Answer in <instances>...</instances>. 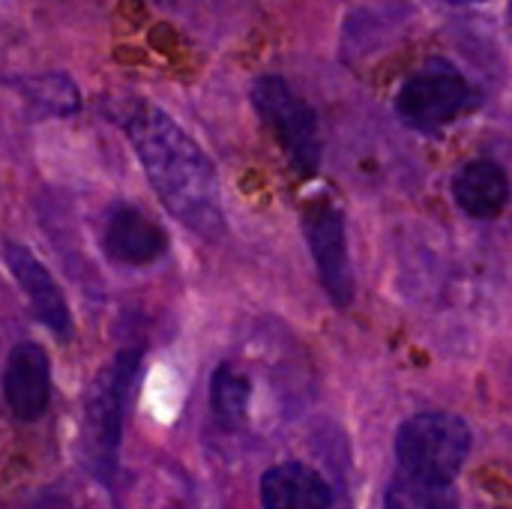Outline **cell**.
<instances>
[{
    "label": "cell",
    "mask_w": 512,
    "mask_h": 509,
    "mask_svg": "<svg viewBox=\"0 0 512 509\" xmlns=\"http://www.w3.org/2000/svg\"><path fill=\"white\" fill-rule=\"evenodd\" d=\"M123 126L168 213L189 231L213 240L222 231V207L216 171L204 150L153 105H138Z\"/></svg>",
    "instance_id": "cell-1"
},
{
    "label": "cell",
    "mask_w": 512,
    "mask_h": 509,
    "mask_svg": "<svg viewBox=\"0 0 512 509\" xmlns=\"http://www.w3.org/2000/svg\"><path fill=\"white\" fill-rule=\"evenodd\" d=\"M468 453L471 429L456 414H417L405 420L396 432V459L402 477L417 483L453 486L468 462Z\"/></svg>",
    "instance_id": "cell-2"
},
{
    "label": "cell",
    "mask_w": 512,
    "mask_h": 509,
    "mask_svg": "<svg viewBox=\"0 0 512 509\" xmlns=\"http://www.w3.org/2000/svg\"><path fill=\"white\" fill-rule=\"evenodd\" d=\"M252 102L261 120L276 132L291 165L300 174H312L321 165V135L315 111L288 87L279 75H264L252 87Z\"/></svg>",
    "instance_id": "cell-3"
},
{
    "label": "cell",
    "mask_w": 512,
    "mask_h": 509,
    "mask_svg": "<svg viewBox=\"0 0 512 509\" xmlns=\"http://www.w3.org/2000/svg\"><path fill=\"white\" fill-rule=\"evenodd\" d=\"M468 102L471 84L465 81V75L447 60H432L402 84L396 96V111L408 126L432 132L456 120L468 108Z\"/></svg>",
    "instance_id": "cell-4"
},
{
    "label": "cell",
    "mask_w": 512,
    "mask_h": 509,
    "mask_svg": "<svg viewBox=\"0 0 512 509\" xmlns=\"http://www.w3.org/2000/svg\"><path fill=\"white\" fill-rule=\"evenodd\" d=\"M138 375H141V354L123 351L108 363V369L99 372V378L90 387L87 438L93 441V447L102 459H111L120 447V429H123L126 405L135 393Z\"/></svg>",
    "instance_id": "cell-5"
},
{
    "label": "cell",
    "mask_w": 512,
    "mask_h": 509,
    "mask_svg": "<svg viewBox=\"0 0 512 509\" xmlns=\"http://www.w3.org/2000/svg\"><path fill=\"white\" fill-rule=\"evenodd\" d=\"M303 234L309 252L318 264V276L324 291L336 306H348L354 297V273L345 237V219L336 207H315L303 219Z\"/></svg>",
    "instance_id": "cell-6"
},
{
    "label": "cell",
    "mask_w": 512,
    "mask_h": 509,
    "mask_svg": "<svg viewBox=\"0 0 512 509\" xmlns=\"http://www.w3.org/2000/svg\"><path fill=\"white\" fill-rule=\"evenodd\" d=\"M3 261L9 267V273L15 276V282L21 285L33 318L42 327H48L54 336L66 339L72 333V315H69V306H66L57 282L42 267V261L30 249H24L21 243H6L3 246Z\"/></svg>",
    "instance_id": "cell-7"
},
{
    "label": "cell",
    "mask_w": 512,
    "mask_h": 509,
    "mask_svg": "<svg viewBox=\"0 0 512 509\" xmlns=\"http://www.w3.org/2000/svg\"><path fill=\"white\" fill-rule=\"evenodd\" d=\"M3 396L9 411L24 423H33L45 414L51 399V369L39 345L24 342L12 348L3 369Z\"/></svg>",
    "instance_id": "cell-8"
},
{
    "label": "cell",
    "mask_w": 512,
    "mask_h": 509,
    "mask_svg": "<svg viewBox=\"0 0 512 509\" xmlns=\"http://www.w3.org/2000/svg\"><path fill=\"white\" fill-rule=\"evenodd\" d=\"M165 249H168V237L150 216H144L141 210L129 204H120L111 210L105 222V252L114 261L141 267V264L162 258Z\"/></svg>",
    "instance_id": "cell-9"
},
{
    "label": "cell",
    "mask_w": 512,
    "mask_h": 509,
    "mask_svg": "<svg viewBox=\"0 0 512 509\" xmlns=\"http://www.w3.org/2000/svg\"><path fill=\"white\" fill-rule=\"evenodd\" d=\"M264 509H330V483L303 462H285L261 477Z\"/></svg>",
    "instance_id": "cell-10"
},
{
    "label": "cell",
    "mask_w": 512,
    "mask_h": 509,
    "mask_svg": "<svg viewBox=\"0 0 512 509\" xmlns=\"http://www.w3.org/2000/svg\"><path fill=\"white\" fill-rule=\"evenodd\" d=\"M456 204L474 219H495L510 201V177L492 159L468 162L453 180Z\"/></svg>",
    "instance_id": "cell-11"
},
{
    "label": "cell",
    "mask_w": 512,
    "mask_h": 509,
    "mask_svg": "<svg viewBox=\"0 0 512 509\" xmlns=\"http://www.w3.org/2000/svg\"><path fill=\"white\" fill-rule=\"evenodd\" d=\"M249 378L234 372L231 366H219L213 372L210 381V405H213V417L225 426V429H237L246 420L249 411Z\"/></svg>",
    "instance_id": "cell-12"
},
{
    "label": "cell",
    "mask_w": 512,
    "mask_h": 509,
    "mask_svg": "<svg viewBox=\"0 0 512 509\" xmlns=\"http://www.w3.org/2000/svg\"><path fill=\"white\" fill-rule=\"evenodd\" d=\"M18 90L42 114L66 117V114H75L78 105H81V96H78L75 81L66 78L63 72H45V75H36V78H24Z\"/></svg>",
    "instance_id": "cell-13"
},
{
    "label": "cell",
    "mask_w": 512,
    "mask_h": 509,
    "mask_svg": "<svg viewBox=\"0 0 512 509\" xmlns=\"http://www.w3.org/2000/svg\"><path fill=\"white\" fill-rule=\"evenodd\" d=\"M384 509H459V501L453 486H429L399 474L387 489Z\"/></svg>",
    "instance_id": "cell-14"
},
{
    "label": "cell",
    "mask_w": 512,
    "mask_h": 509,
    "mask_svg": "<svg viewBox=\"0 0 512 509\" xmlns=\"http://www.w3.org/2000/svg\"><path fill=\"white\" fill-rule=\"evenodd\" d=\"M447 3H453V6H468V3H483V0H447Z\"/></svg>",
    "instance_id": "cell-15"
}]
</instances>
